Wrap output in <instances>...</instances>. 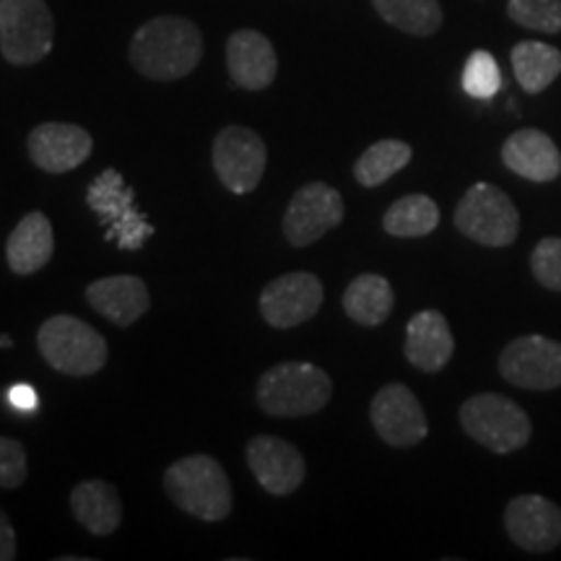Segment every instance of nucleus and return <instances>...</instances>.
I'll return each mask as SVG.
<instances>
[{
	"instance_id": "5",
	"label": "nucleus",
	"mask_w": 561,
	"mask_h": 561,
	"mask_svg": "<svg viewBox=\"0 0 561 561\" xmlns=\"http://www.w3.org/2000/svg\"><path fill=\"white\" fill-rule=\"evenodd\" d=\"M37 343L45 362L70 377L96 375L110 356L104 335L73 314H55L42 322Z\"/></svg>"
},
{
	"instance_id": "24",
	"label": "nucleus",
	"mask_w": 561,
	"mask_h": 561,
	"mask_svg": "<svg viewBox=\"0 0 561 561\" xmlns=\"http://www.w3.org/2000/svg\"><path fill=\"white\" fill-rule=\"evenodd\" d=\"M512 70L523 91L541 94L561 76V50L538 39H523L510 53Z\"/></svg>"
},
{
	"instance_id": "21",
	"label": "nucleus",
	"mask_w": 561,
	"mask_h": 561,
	"mask_svg": "<svg viewBox=\"0 0 561 561\" xmlns=\"http://www.w3.org/2000/svg\"><path fill=\"white\" fill-rule=\"evenodd\" d=\"M55 252V234L53 224L42 210H32L16 224L11 231L9 242H5V257H9V268L16 276H32L45 268L53 261Z\"/></svg>"
},
{
	"instance_id": "29",
	"label": "nucleus",
	"mask_w": 561,
	"mask_h": 561,
	"mask_svg": "<svg viewBox=\"0 0 561 561\" xmlns=\"http://www.w3.org/2000/svg\"><path fill=\"white\" fill-rule=\"evenodd\" d=\"M502 89V70L494 55L486 50L471 53L462 68V91L473 100H491Z\"/></svg>"
},
{
	"instance_id": "3",
	"label": "nucleus",
	"mask_w": 561,
	"mask_h": 561,
	"mask_svg": "<svg viewBox=\"0 0 561 561\" xmlns=\"http://www.w3.org/2000/svg\"><path fill=\"white\" fill-rule=\"evenodd\" d=\"M331 375L310 362L276 364L257 382V405L276 419L312 416L331 403Z\"/></svg>"
},
{
	"instance_id": "17",
	"label": "nucleus",
	"mask_w": 561,
	"mask_h": 561,
	"mask_svg": "<svg viewBox=\"0 0 561 561\" xmlns=\"http://www.w3.org/2000/svg\"><path fill=\"white\" fill-rule=\"evenodd\" d=\"M405 359L419 371L437 375L450 364L455 354V339L450 322L439 310H421L405 328Z\"/></svg>"
},
{
	"instance_id": "10",
	"label": "nucleus",
	"mask_w": 561,
	"mask_h": 561,
	"mask_svg": "<svg viewBox=\"0 0 561 561\" xmlns=\"http://www.w3.org/2000/svg\"><path fill=\"white\" fill-rule=\"evenodd\" d=\"M346 216L343 195L328 182H310L294 193L284 214V237L291 248H310Z\"/></svg>"
},
{
	"instance_id": "8",
	"label": "nucleus",
	"mask_w": 561,
	"mask_h": 561,
	"mask_svg": "<svg viewBox=\"0 0 561 561\" xmlns=\"http://www.w3.org/2000/svg\"><path fill=\"white\" fill-rule=\"evenodd\" d=\"M55 45V19L45 0H0V53L11 66H34Z\"/></svg>"
},
{
	"instance_id": "19",
	"label": "nucleus",
	"mask_w": 561,
	"mask_h": 561,
	"mask_svg": "<svg viewBox=\"0 0 561 561\" xmlns=\"http://www.w3.org/2000/svg\"><path fill=\"white\" fill-rule=\"evenodd\" d=\"M502 161L510 172L530 182H551L561 174V153L551 136L523 128L502 144Z\"/></svg>"
},
{
	"instance_id": "26",
	"label": "nucleus",
	"mask_w": 561,
	"mask_h": 561,
	"mask_svg": "<svg viewBox=\"0 0 561 561\" xmlns=\"http://www.w3.org/2000/svg\"><path fill=\"white\" fill-rule=\"evenodd\" d=\"M371 5L382 21L413 37H432L445 21L439 0H371Z\"/></svg>"
},
{
	"instance_id": "33",
	"label": "nucleus",
	"mask_w": 561,
	"mask_h": 561,
	"mask_svg": "<svg viewBox=\"0 0 561 561\" xmlns=\"http://www.w3.org/2000/svg\"><path fill=\"white\" fill-rule=\"evenodd\" d=\"M9 401L16 411H37V390L30 388V385H13L9 392Z\"/></svg>"
},
{
	"instance_id": "13",
	"label": "nucleus",
	"mask_w": 561,
	"mask_h": 561,
	"mask_svg": "<svg viewBox=\"0 0 561 561\" xmlns=\"http://www.w3.org/2000/svg\"><path fill=\"white\" fill-rule=\"evenodd\" d=\"M322 297H325L322 280L314 273H286L271 280L261 294L263 320L278 331L297 328L320 312Z\"/></svg>"
},
{
	"instance_id": "14",
	"label": "nucleus",
	"mask_w": 561,
	"mask_h": 561,
	"mask_svg": "<svg viewBox=\"0 0 561 561\" xmlns=\"http://www.w3.org/2000/svg\"><path fill=\"white\" fill-rule=\"evenodd\" d=\"M504 530L512 543L530 553L561 546V507L541 494H520L504 507Z\"/></svg>"
},
{
	"instance_id": "34",
	"label": "nucleus",
	"mask_w": 561,
	"mask_h": 561,
	"mask_svg": "<svg viewBox=\"0 0 561 561\" xmlns=\"http://www.w3.org/2000/svg\"><path fill=\"white\" fill-rule=\"evenodd\" d=\"M9 346H13V341L9 335H0V348H9Z\"/></svg>"
},
{
	"instance_id": "31",
	"label": "nucleus",
	"mask_w": 561,
	"mask_h": 561,
	"mask_svg": "<svg viewBox=\"0 0 561 561\" xmlns=\"http://www.w3.org/2000/svg\"><path fill=\"white\" fill-rule=\"evenodd\" d=\"M30 473L24 445L16 439L0 437V489H19Z\"/></svg>"
},
{
	"instance_id": "15",
	"label": "nucleus",
	"mask_w": 561,
	"mask_h": 561,
	"mask_svg": "<svg viewBox=\"0 0 561 561\" xmlns=\"http://www.w3.org/2000/svg\"><path fill=\"white\" fill-rule=\"evenodd\" d=\"M244 455L252 476L273 496H289L305 483L307 462L291 442L261 434L248 442Z\"/></svg>"
},
{
	"instance_id": "1",
	"label": "nucleus",
	"mask_w": 561,
	"mask_h": 561,
	"mask_svg": "<svg viewBox=\"0 0 561 561\" xmlns=\"http://www.w3.org/2000/svg\"><path fill=\"white\" fill-rule=\"evenodd\" d=\"M203 34L191 19L157 16L133 34L130 62L151 81H180L201 66Z\"/></svg>"
},
{
	"instance_id": "11",
	"label": "nucleus",
	"mask_w": 561,
	"mask_h": 561,
	"mask_svg": "<svg viewBox=\"0 0 561 561\" xmlns=\"http://www.w3.org/2000/svg\"><path fill=\"white\" fill-rule=\"evenodd\" d=\"M500 375L523 390L561 388V343L546 335H523L502 348Z\"/></svg>"
},
{
	"instance_id": "18",
	"label": "nucleus",
	"mask_w": 561,
	"mask_h": 561,
	"mask_svg": "<svg viewBox=\"0 0 561 561\" xmlns=\"http://www.w3.org/2000/svg\"><path fill=\"white\" fill-rule=\"evenodd\" d=\"M227 66L231 81L248 91L268 89L278 73V58L271 39L255 30L231 34L227 42Z\"/></svg>"
},
{
	"instance_id": "23",
	"label": "nucleus",
	"mask_w": 561,
	"mask_h": 561,
	"mask_svg": "<svg viewBox=\"0 0 561 561\" xmlns=\"http://www.w3.org/2000/svg\"><path fill=\"white\" fill-rule=\"evenodd\" d=\"M396 294L390 280L377 273H362L343 291V310L354 322L364 328H377L392 314Z\"/></svg>"
},
{
	"instance_id": "20",
	"label": "nucleus",
	"mask_w": 561,
	"mask_h": 561,
	"mask_svg": "<svg viewBox=\"0 0 561 561\" xmlns=\"http://www.w3.org/2000/svg\"><path fill=\"white\" fill-rule=\"evenodd\" d=\"M87 301L102 318L128 328L149 312L151 294L138 276H107L91 280L87 286Z\"/></svg>"
},
{
	"instance_id": "28",
	"label": "nucleus",
	"mask_w": 561,
	"mask_h": 561,
	"mask_svg": "<svg viewBox=\"0 0 561 561\" xmlns=\"http://www.w3.org/2000/svg\"><path fill=\"white\" fill-rule=\"evenodd\" d=\"M507 16L523 30L559 34L561 0H507Z\"/></svg>"
},
{
	"instance_id": "4",
	"label": "nucleus",
	"mask_w": 561,
	"mask_h": 561,
	"mask_svg": "<svg viewBox=\"0 0 561 561\" xmlns=\"http://www.w3.org/2000/svg\"><path fill=\"white\" fill-rule=\"evenodd\" d=\"M460 426L468 437L496 455L523 450L533 437L528 413L500 392H479L468 398L460 405Z\"/></svg>"
},
{
	"instance_id": "27",
	"label": "nucleus",
	"mask_w": 561,
	"mask_h": 561,
	"mask_svg": "<svg viewBox=\"0 0 561 561\" xmlns=\"http://www.w3.org/2000/svg\"><path fill=\"white\" fill-rule=\"evenodd\" d=\"M413 149L401 138H382L371 144L367 151L356 159L354 178L364 187H380L392 174H398L403 167H409Z\"/></svg>"
},
{
	"instance_id": "12",
	"label": "nucleus",
	"mask_w": 561,
	"mask_h": 561,
	"mask_svg": "<svg viewBox=\"0 0 561 561\" xmlns=\"http://www.w3.org/2000/svg\"><path fill=\"white\" fill-rule=\"evenodd\" d=\"M369 419L377 437L390 447H413L430 434V421L413 390L390 382L371 398Z\"/></svg>"
},
{
	"instance_id": "7",
	"label": "nucleus",
	"mask_w": 561,
	"mask_h": 561,
	"mask_svg": "<svg viewBox=\"0 0 561 561\" xmlns=\"http://www.w3.org/2000/svg\"><path fill=\"white\" fill-rule=\"evenodd\" d=\"M87 206L107 229V240L121 250L136 252L153 237L151 221L136 208V193L125 185L117 170H104L87 191Z\"/></svg>"
},
{
	"instance_id": "16",
	"label": "nucleus",
	"mask_w": 561,
	"mask_h": 561,
	"mask_svg": "<svg viewBox=\"0 0 561 561\" xmlns=\"http://www.w3.org/2000/svg\"><path fill=\"white\" fill-rule=\"evenodd\" d=\"M30 157L42 172L62 174L81 167L91 157L94 138L73 123H42L30 133Z\"/></svg>"
},
{
	"instance_id": "6",
	"label": "nucleus",
	"mask_w": 561,
	"mask_h": 561,
	"mask_svg": "<svg viewBox=\"0 0 561 561\" xmlns=\"http://www.w3.org/2000/svg\"><path fill=\"white\" fill-rule=\"evenodd\" d=\"M462 237L483 248H510L520 231V214L502 187L476 182L462 195L453 216Z\"/></svg>"
},
{
	"instance_id": "25",
	"label": "nucleus",
	"mask_w": 561,
	"mask_h": 561,
	"mask_svg": "<svg viewBox=\"0 0 561 561\" xmlns=\"http://www.w3.org/2000/svg\"><path fill=\"white\" fill-rule=\"evenodd\" d=\"M382 227L398 240L426 237L439 227V206L430 195H405L385 210Z\"/></svg>"
},
{
	"instance_id": "9",
	"label": "nucleus",
	"mask_w": 561,
	"mask_h": 561,
	"mask_svg": "<svg viewBox=\"0 0 561 561\" xmlns=\"http://www.w3.org/2000/svg\"><path fill=\"white\" fill-rule=\"evenodd\" d=\"M268 149L263 138L244 125H227L214 138V170L224 187L237 195H248L261 185Z\"/></svg>"
},
{
	"instance_id": "22",
	"label": "nucleus",
	"mask_w": 561,
	"mask_h": 561,
	"mask_svg": "<svg viewBox=\"0 0 561 561\" xmlns=\"http://www.w3.org/2000/svg\"><path fill=\"white\" fill-rule=\"evenodd\" d=\"M70 510L76 520L94 536H110L123 523V500L107 481L91 479L76 483L70 491Z\"/></svg>"
},
{
	"instance_id": "32",
	"label": "nucleus",
	"mask_w": 561,
	"mask_h": 561,
	"mask_svg": "<svg viewBox=\"0 0 561 561\" xmlns=\"http://www.w3.org/2000/svg\"><path fill=\"white\" fill-rule=\"evenodd\" d=\"M16 559V530L5 512L0 510V561H13Z\"/></svg>"
},
{
	"instance_id": "2",
	"label": "nucleus",
	"mask_w": 561,
	"mask_h": 561,
	"mask_svg": "<svg viewBox=\"0 0 561 561\" xmlns=\"http://www.w3.org/2000/svg\"><path fill=\"white\" fill-rule=\"evenodd\" d=\"M164 489L180 510L206 523L227 520L234 507L229 476L210 455H187L172 462L164 473Z\"/></svg>"
},
{
	"instance_id": "30",
	"label": "nucleus",
	"mask_w": 561,
	"mask_h": 561,
	"mask_svg": "<svg viewBox=\"0 0 561 561\" xmlns=\"http://www.w3.org/2000/svg\"><path fill=\"white\" fill-rule=\"evenodd\" d=\"M530 271L549 291H561V237H543L530 255Z\"/></svg>"
}]
</instances>
